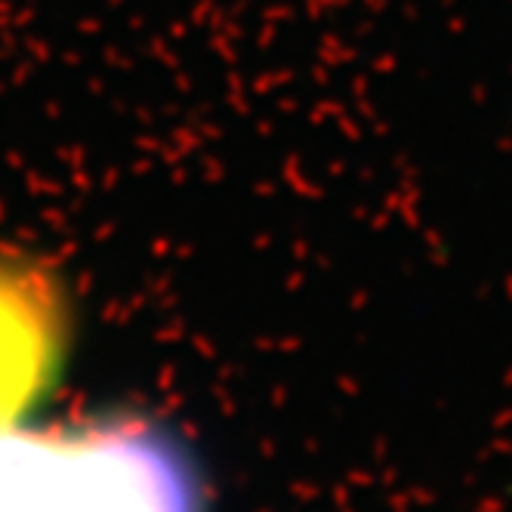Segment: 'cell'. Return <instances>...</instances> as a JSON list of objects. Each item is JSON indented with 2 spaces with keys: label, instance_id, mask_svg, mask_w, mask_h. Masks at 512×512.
I'll return each instance as SVG.
<instances>
[{
  "label": "cell",
  "instance_id": "1",
  "mask_svg": "<svg viewBox=\"0 0 512 512\" xmlns=\"http://www.w3.org/2000/svg\"><path fill=\"white\" fill-rule=\"evenodd\" d=\"M0 512H195V497L170 445L142 426L0 420Z\"/></svg>",
  "mask_w": 512,
  "mask_h": 512
},
{
  "label": "cell",
  "instance_id": "2",
  "mask_svg": "<svg viewBox=\"0 0 512 512\" xmlns=\"http://www.w3.org/2000/svg\"><path fill=\"white\" fill-rule=\"evenodd\" d=\"M56 361V331L50 318L22 306H0V420H13L19 408L41 392Z\"/></svg>",
  "mask_w": 512,
  "mask_h": 512
}]
</instances>
